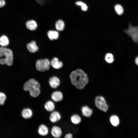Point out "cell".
<instances>
[{
  "label": "cell",
  "instance_id": "obj_26",
  "mask_svg": "<svg viewBox=\"0 0 138 138\" xmlns=\"http://www.w3.org/2000/svg\"><path fill=\"white\" fill-rule=\"evenodd\" d=\"M6 96L4 93L0 92V105H3L6 99Z\"/></svg>",
  "mask_w": 138,
  "mask_h": 138
},
{
  "label": "cell",
  "instance_id": "obj_12",
  "mask_svg": "<svg viewBox=\"0 0 138 138\" xmlns=\"http://www.w3.org/2000/svg\"><path fill=\"white\" fill-rule=\"evenodd\" d=\"M49 129L48 127L44 124L40 125L38 129V132L39 134L42 136H45L49 133Z\"/></svg>",
  "mask_w": 138,
  "mask_h": 138
},
{
  "label": "cell",
  "instance_id": "obj_28",
  "mask_svg": "<svg viewBox=\"0 0 138 138\" xmlns=\"http://www.w3.org/2000/svg\"><path fill=\"white\" fill-rule=\"evenodd\" d=\"M64 137L65 138H72L73 137V135L72 134L68 133L66 134L65 135Z\"/></svg>",
  "mask_w": 138,
  "mask_h": 138
},
{
  "label": "cell",
  "instance_id": "obj_1",
  "mask_svg": "<svg viewBox=\"0 0 138 138\" xmlns=\"http://www.w3.org/2000/svg\"><path fill=\"white\" fill-rule=\"evenodd\" d=\"M70 78L72 84L79 89H83L89 81L87 74L80 69L72 71L70 75Z\"/></svg>",
  "mask_w": 138,
  "mask_h": 138
},
{
  "label": "cell",
  "instance_id": "obj_17",
  "mask_svg": "<svg viewBox=\"0 0 138 138\" xmlns=\"http://www.w3.org/2000/svg\"><path fill=\"white\" fill-rule=\"evenodd\" d=\"M83 115L86 117H90L93 113V110L87 106H83L81 109Z\"/></svg>",
  "mask_w": 138,
  "mask_h": 138
},
{
  "label": "cell",
  "instance_id": "obj_6",
  "mask_svg": "<svg viewBox=\"0 0 138 138\" xmlns=\"http://www.w3.org/2000/svg\"><path fill=\"white\" fill-rule=\"evenodd\" d=\"M95 102L96 107L99 109L104 112L107 111L108 106L105 99L103 97L101 96L96 97Z\"/></svg>",
  "mask_w": 138,
  "mask_h": 138
},
{
  "label": "cell",
  "instance_id": "obj_20",
  "mask_svg": "<svg viewBox=\"0 0 138 138\" xmlns=\"http://www.w3.org/2000/svg\"><path fill=\"white\" fill-rule=\"evenodd\" d=\"M55 26L57 30L59 31H62L64 29L65 24L62 20L60 19L56 21Z\"/></svg>",
  "mask_w": 138,
  "mask_h": 138
},
{
  "label": "cell",
  "instance_id": "obj_2",
  "mask_svg": "<svg viewBox=\"0 0 138 138\" xmlns=\"http://www.w3.org/2000/svg\"><path fill=\"white\" fill-rule=\"evenodd\" d=\"M39 83L33 78H31L26 82L23 88L26 91H29L30 95L33 97H38L41 92Z\"/></svg>",
  "mask_w": 138,
  "mask_h": 138
},
{
  "label": "cell",
  "instance_id": "obj_19",
  "mask_svg": "<svg viewBox=\"0 0 138 138\" xmlns=\"http://www.w3.org/2000/svg\"><path fill=\"white\" fill-rule=\"evenodd\" d=\"M9 41L8 37L5 35H3L0 37V45L2 47L8 46Z\"/></svg>",
  "mask_w": 138,
  "mask_h": 138
},
{
  "label": "cell",
  "instance_id": "obj_8",
  "mask_svg": "<svg viewBox=\"0 0 138 138\" xmlns=\"http://www.w3.org/2000/svg\"><path fill=\"white\" fill-rule=\"evenodd\" d=\"M51 97L53 101L57 102L61 101L63 99V96L62 93L60 91H56L52 93Z\"/></svg>",
  "mask_w": 138,
  "mask_h": 138
},
{
  "label": "cell",
  "instance_id": "obj_24",
  "mask_svg": "<svg viewBox=\"0 0 138 138\" xmlns=\"http://www.w3.org/2000/svg\"><path fill=\"white\" fill-rule=\"evenodd\" d=\"M115 10L117 14L119 15H122L124 12V9L120 5L117 4L114 6Z\"/></svg>",
  "mask_w": 138,
  "mask_h": 138
},
{
  "label": "cell",
  "instance_id": "obj_5",
  "mask_svg": "<svg viewBox=\"0 0 138 138\" xmlns=\"http://www.w3.org/2000/svg\"><path fill=\"white\" fill-rule=\"evenodd\" d=\"M124 31L134 41L138 42V26L134 27L130 24L128 29Z\"/></svg>",
  "mask_w": 138,
  "mask_h": 138
},
{
  "label": "cell",
  "instance_id": "obj_27",
  "mask_svg": "<svg viewBox=\"0 0 138 138\" xmlns=\"http://www.w3.org/2000/svg\"><path fill=\"white\" fill-rule=\"evenodd\" d=\"M5 4V2L4 0H0V7H3Z\"/></svg>",
  "mask_w": 138,
  "mask_h": 138
},
{
  "label": "cell",
  "instance_id": "obj_16",
  "mask_svg": "<svg viewBox=\"0 0 138 138\" xmlns=\"http://www.w3.org/2000/svg\"><path fill=\"white\" fill-rule=\"evenodd\" d=\"M27 28L31 31L35 30L37 27V24L36 22L33 20L28 21L26 23Z\"/></svg>",
  "mask_w": 138,
  "mask_h": 138
},
{
  "label": "cell",
  "instance_id": "obj_23",
  "mask_svg": "<svg viewBox=\"0 0 138 138\" xmlns=\"http://www.w3.org/2000/svg\"><path fill=\"white\" fill-rule=\"evenodd\" d=\"M105 59L106 62L109 63H111L114 61V56L110 53H107L105 55Z\"/></svg>",
  "mask_w": 138,
  "mask_h": 138
},
{
  "label": "cell",
  "instance_id": "obj_21",
  "mask_svg": "<svg viewBox=\"0 0 138 138\" xmlns=\"http://www.w3.org/2000/svg\"><path fill=\"white\" fill-rule=\"evenodd\" d=\"M111 123L113 126H117L119 123V120L118 117L116 115L111 116L110 118Z\"/></svg>",
  "mask_w": 138,
  "mask_h": 138
},
{
  "label": "cell",
  "instance_id": "obj_15",
  "mask_svg": "<svg viewBox=\"0 0 138 138\" xmlns=\"http://www.w3.org/2000/svg\"><path fill=\"white\" fill-rule=\"evenodd\" d=\"M44 107L47 111L52 112L54 110L55 106L53 101L51 100H49L45 103Z\"/></svg>",
  "mask_w": 138,
  "mask_h": 138
},
{
  "label": "cell",
  "instance_id": "obj_14",
  "mask_svg": "<svg viewBox=\"0 0 138 138\" xmlns=\"http://www.w3.org/2000/svg\"><path fill=\"white\" fill-rule=\"evenodd\" d=\"M27 47L28 51L31 53L35 52L38 50V48L34 41H32L28 43L27 44Z\"/></svg>",
  "mask_w": 138,
  "mask_h": 138
},
{
  "label": "cell",
  "instance_id": "obj_11",
  "mask_svg": "<svg viewBox=\"0 0 138 138\" xmlns=\"http://www.w3.org/2000/svg\"><path fill=\"white\" fill-rule=\"evenodd\" d=\"M51 65L54 68L59 69L61 68L63 65V63L60 61L57 57H54L51 61Z\"/></svg>",
  "mask_w": 138,
  "mask_h": 138
},
{
  "label": "cell",
  "instance_id": "obj_22",
  "mask_svg": "<svg viewBox=\"0 0 138 138\" xmlns=\"http://www.w3.org/2000/svg\"><path fill=\"white\" fill-rule=\"evenodd\" d=\"M72 122L74 124H79L81 121V118L79 116L75 114L72 116L71 118Z\"/></svg>",
  "mask_w": 138,
  "mask_h": 138
},
{
  "label": "cell",
  "instance_id": "obj_29",
  "mask_svg": "<svg viewBox=\"0 0 138 138\" xmlns=\"http://www.w3.org/2000/svg\"><path fill=\"white\" fill-rule=\"evenodd\" d=\"M135 62L136 64L138 66V56L136 57L135 59Z\"/></svg>",
  "mask_w": 138,
  "mask_h": 138
},
{
  "label": "cell",
  "instance_id": "obj_25",
  "mask_svg": "<svg viewBox=\"0 0 138 138\" xmlns=\"http://www.w3.org/2000/svg\"><path fill=\"white\" fill-rule=\"evenodd\" d=\"M75 4L77 5L81 6V8L83 11H86L87 10V6L85 3L81 1H78L76 2Z\"/></svg>",
  "mask_w": 138,
  "mask_h": 138
},
{
  "label": "cell",
  "instance_id": "obj_9",
  "mask_svg": "<svg viewBox=\"0 0 138 138\" xmlns=\"http://www.w3.org/2000/svg\"><path fill=\"white\" fill-rule=\"evenodd\" d=\"M61 116L60 113L57 111L51 112L49 117L50 121L53 123L56 122L60 120Z\"/></svg>",
  "mask_w": 138,
  "mask_h": 138
},
{
  "label": "cell",
  "instance_id": "obj_4",
  "mask_svg": "<svg viewBox=\"0 0 138 138\" xmlns=\"http://www.w3.org/2000/svg\"><path fill=\"white\" fill-rule=\"evenodd\" d=\"M50 62L47 59L38 60L36 63L37 69L41 72L48 70L50 68Z\"/></svg>",
  "mask_w": 138,
  "mask_h": 138
},
{
  "label": "cell",
  "instance_id": "obj_3",
  "mask_svg": "<svg viewBox=\"0 0 138 138\" xmlns=\"http://www.w3.org/2000/svg\"><path fill=\"white\" fill-rule=\"evenodd\" d=\"M5 56L3 58L5 64L8 66H11L13 64V54L12 50L10 49L1 47H0V57Z\"/></svg>",
  "mask_w": 138,
  "mask_h": 138
},
{
  "label": "cell",
  "instance_id": "obj_13",
  "mask_svg": "<svg viewBox=\"0 0 138 138\" xmlns=\"http://www.w3.org/2000/svg\"><path fill=\"white\" fill-rule=\"evenodd\" d=\"M22 117L25 119L31 118L33 115V112L29 108H26L23 109L21 113Z\"/></svg>",
  "mask_w": 138,
  "mask_h": 138
},
{
  "label": "cell",
  "instance_id": "obj_10",
  "mask_svg": "<svg viewBox=\"0 0 138 138\" xmlns=\"http://www.w3.org/2000/svg\"><path fill=\"white\" fill-rule=\"evenodd\" d=\"M49 84L53 88H57L60 85V81L59 79L55 76L50 78L49 81Z\"/></svg>",
  "mask_w": 138,
  "mask_h": 138
},
{
  "label": "cell",
  "instance_id": "obj_7",
  "mask_svg": "<svg viewBox=\"0 0 138 138\" xmlns=\"http://www.w3.org/2000/svg\"><path fill=\"white\" fill-rule=\"evenodd\" d=\"M51 133L53 137L58 138L61 136L62 131L60 127L55 125L52 128L51 130Z\"/></svg>",
  "mask_w": 138,
  "mask_h": 138
},
{
  "label": "cell",
  "instance_id": "obj_18",
  "mask_svg": "<svg viewBox=\"0 0 138 138\" xmlns=\"http://www.w3.org/2000/svg\"><path fill=\"white\" fill-rule=\"evenodd\" d=\"M47 35L49 38L51 40L57 39L59 36V33L58 32L52 30L49 31Z\"/></svg>",
  "mask_w": 138,
  "mask_h": 138
}]
</instances>
